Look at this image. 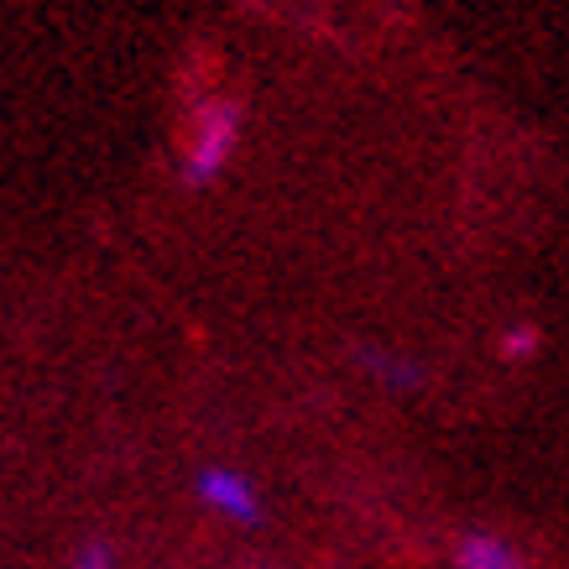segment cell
<instances>
[{
  "instance_id": "6da1fadb",
  "label": "cell",
  "mask_w": 569,
  "mask_h": 569,
  "mask_svg": "<svg viewBox=\"0 0 569 569\" xmlns=\"http://www.w3.org/2000/svg\"><path fill=\"white\" fill-rule=\"evenodd\" d=\"M246 131V110L230 94H214L189 116V137H183V162H178V178L189 189H209L214 178L230 168V157L241 147Z\"/></svg>"
},
{
  "instance_id": "7a4b0ae2",
  "label": "cell",
  "mask_w": 569,
  "mask_h": 569,
  "mask_svg": "<svg viewBox=\"0 0 569 569\" xmlns=\"http://www.w3.org/2000/svg\"><path fill=\"white\" fill-rule=\"evenodd\" d=\"M199 501L230 522H261V497L241 470H224V466L199 470Z\"/></svg>"
},
{
  "instance_id": "3957f363",
  "label": "cell",
  "mask_w": 569,
  "mask_h": 569,
  "mask_svg": "<svg viewBox=\"0 0 569 569\" xmlns=\"http://www.w3.org/2000/svg\"><path fill=\"white\" fill-rule=\"evenodd\" d=\"M356 361H361L366 377H377L381 387H392V392H418V387H423V366L408 361V356H392V350L361 346V350H356Z\"/></svg>"
},
{
  "instance_id": "277c9868",
  "label": "cell",
  "mask_w": 569,
  "mask_h": 569,
  "mask_svg": "<svg viewBox=\"0 0 569 569\" xmlns=\"http://www.w3.org/2000/svg\"><path fill=\"white\" fill-rule=\"evenodd\" d=\"M455 565L460 569H528V559L512 543H501L497 533H466L455 543Z\"/></svg>"
},
{
  "instance_id": "5b68a950",
  "label": "cell",
  "mask_w": 569,
  "mask_h": 569,
  "mask_svg": "<svg viewBox=\"0 0 569 569\" xmlns=\"http://www.w3.org/2000/svg\"><path fill=\"white\" fill-rule=\"evenodd\" d=\"M538 350H543V329L528 325V319H518V325H507L497 335V356H501V361H533Z\"/></svg>"
},
{
  "instance_id": "8992f818",
  "label": "cell",
  "mask_w": 569,
  "mask_h": 569,
  "mask_svg": "<svg viewBox=\"0 0 569 569\" xmlns=\"http://www.w3.org/2000/svg\"><path fill=\"white\" fill-rule=\"evenodd\" d=\"M69 569H116V553H110V543H84Z\"/></svg>"
}]
</instances>
